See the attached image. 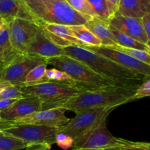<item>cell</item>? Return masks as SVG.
I'll return each mask as SVG.
<instances>
[{
	"label": "cell",
	"mask_w": 150,
	"mask_h": 150,
	"mask_svg": "<svg viewBox=\"0 0 150 150\" xmlns=\"http://www.w3.org/2000/svg\"><path fill=\"white\" fill-rule=\"evenodd\" d=\"M64 55L81 62L92 71L105 78L114 85L127 89H137L150 77L131 71L105 57L88 51L79 45L62 48Z\"/></svg>",
	"instance_id": "6da1fadb"
},
{
	"label": "cell",
	"mask_w": 150,
	"mask_h": 150,
	"mask_svg": "<svg viewBox=\"0 0 150 150\" xmlns=\"http://www.w3.org/2000/svg\"><path fill=\"white\" fill-rule=\"evenodd\" d=\"M136 89L111 86L93 91H86L62 102L52 104L48 108H62L79 114L87 109L101 107H115L134 100Z\"/></svg>",
	"instance_id": "7a4b0ae2"
},
{
	"label": "cell",
	"mask_w": 150,
	"mask_h": 150,
	"mask_svg": "<svg viewBox=\"0 0 150 150\" xmlns=\"http://www.w3.org/2000/svg\"><path fill=\"white\" fill-rule=\"evenodd\" d=\"M33 21L39 26L44 24L65 26L84 25L90 18L73 10L65 1L22 0Z\"/></svg>",
	"instance_id": "3957f363"
},
{
	"label": "cell",
	"mask_w": 150,
	"mask_h": 150,
	"mask_svg": "<svg viewBox=\"0 0 150 150\" xmlns=\"http://www.w3.org/2000/svg\"><path fill=\"white\" fill-rule=\"evenodd\" d=\"M47 64L67 73L74 81L75 87L83 92L115 86L105 78L92 71L83 62L69 56L62 55L50 58L47 59Z\"/></svg>",
	"instance_id": "277c9868"
},
{
	"label": "cell",
	"mask_w": 150,
	"mask_h": 150,
	"mask_svg": "<svg viewBox=\"0 0 150 150\" xmlns=\"http://www.w3.org/2000/svg\"><path fill=\"white\" fill-rule=\"evenodd\" d=\"M23 97H38L42 103V110L48 109L52 104L62 102L83 91L69 85L57 82H44L35 85H21Z\"/></svg>",
	"instance_id": "5b68a950"
},
{
	"label": "cell",
	"mask_w": 150,
	"mask_h": 150,
	"mask_svg": "<svg viewBox=\"0 0 150 150\" xmlns=\"http://www.w3.org/2000/svg\"><path fill=\"white\" fill-rule=\"evenodd\" d=\"M115 107H101L85 110L76 114L74 118L69 120L64 125L57 127L58 133H63L76 140L86 134L102 122L106 120L107 117Z\"/></svg>",
	"instance_id": "8992f818"
},
{
	"label": "cell",
	"mask_w": 150,
	"mask_h": 150,
	"mask_svg": "<svg viewBox=\"0 0 150 150\" xmlns=\"http://www.w3.org/2000/svg\"><path fill=\"white\" fill-rule=\"evenodd\" d=\"M0 130L31 144H48L51 146L56 144L58 133L57 127L28 124L10 126Z\"/></svg>",
	"instance_id": "52a82bcc"
},
{
	"label": "cell",
	"mask_w": 150,
	"mask_h": 150,
	"mask_svg": "<svg viewBox=\"0 0 150 150\" xmlns=\"http://www.w3.org/2000/svg\"><path fill=\"white\" fill-rule=\"evenodd\" d=\"M125 141V139L114 137L107 128L105 121H103L86 134L73 141L72 149H105L120 147L124 144Z\"/></svg>",
	"instance_id": "ba28073f"
},
{
	"label": "cell",
	"mask_w": 150,
	"mask_h": 150,
	"mask_svg": "<svg viewBox=\"0 0 150 150\" xmlns=\"http://www.w3.org/2000/svg\"><path fill=\"white\" fill-rule=\"evenodd\" d=\"M47 63L42 57L26 54H17L0 74V81H7L11 85H23L25 78L33 68Z\"/></svg>",
	"instance_id": "9c48e42d"
},
{
	"label": "cell",
	"mask_w": 150,
	"mask_h": 150,
	"mask_svg": "<svg viewBox=\"0 0 150 150\" xmlns=\"http://www.w3.org/2000/svg\"><path fill=\"white\" fill-rule=\"evenodd\" d=\"M65 111L62 108H50L47 110L35 111L22 118L9 122H0V130L5 127L18 125H35L59 127L67 123L70 119L65 116Z\"/></svg>",
	"instance_id": "30bf717a"
},
{
	"label": "cell",
	"mask_w": 150,
	"mask_h": 150,
	"mask_svg": "<svg viewBox=\"0 0 150 150\" xmlns=\"http://www.w3.org/2000/svg\"><path fill=\"white\" fill-rule=\"evenodd\" d=\"M8 24L11 47L19 54H25L26 48L35 38L39 26L31 21L16 18Z\"/></svg>",
	"instance_id": "8fae6325"
},
{
	"label": "cell",
	"mask_w": 150,
	"mask_h": 150,
	"mask_svg": "<svg viewBox=\"0 0 150 150\" xmlns=\"http://www.w3.org/2000/svg\"><path fill=\"white\" fill-rule=\"evenodd\" d=\"M82 48L87 49L92 52L95 53L100 56L105 57L111 61L131 70L141 73L144 76L150 77V65H147L145 63L135 59L125 54L120 51H116L112 48L104 46H89L84 45Z\"/></svg>",
	"instance_id": "7c38bea8"
},
{
	"label": "cell",
	"mask_w": 150,
	"mask_h": 150,
	"mask_svg": "<svg viewBox=\"0 0 150 150\" xmlns=\"http://www.w3.org/2000/svg\"><path fill=\"white\" fill-rule=\"evenodd\" d=\"M108 24L150 48V39L144 30L141 18L126 17L117 13L108 20Z\"/></svg>",
	"instance_id": "4fadbf2b"
},
{
	"label": "cell",
	"mask_w": 150,
	"mask_h": 150,
	"mask_svg": "<svg viewBox=\"0 0 150 150\" xmlns=\"http://www.w3.org/2000/svg\"><path fill=\"white\" fill-rule=\"evenodd\" d=\"M42 110V103L35 96L23 97L0 112V122H9Z\"/></svg>",
	"instance_id": "5bb4252c"
},
{
	"label": "cell",
	"mask_w": 150,
	"mask_h": 150,
	"mask_svg": "<svg viewBox=\"0 0 150 150\" xmlns=\"http://www.w3.org/2000/svg\"><path fill=\"white\" fill-rule=\"evenodd\" d=\"M25 54L38 56L46 59L64 55L62 48L49 40L40 26L35 38L26 48Z\"/></svg>",
	"instance_id": "9a60e30c"
},
{
	"label": "cell",
	"mask_w": 150,
	"mask_h": 150,
	"mask_svg": "<svg viewBox=\"0 0 150 150\" xmlns=\"http://www.w3.org/2000/svg\"><path fill=\"white\" fill-rule=\"evenodd\" d=\"M40 27L42 29L45 36L49 40L61 48L79 45L84 46V44L73 36L69 26L61 24H44Z\"/></svg>",
	"instance_id": "2e32d148"
},
{
	"label": "cell",
	"mask_w": 150,
	"mask_h": 150,
	"mask_svg": "<svg viewBox=\"0 0 150 150\" xmlns=\"http://www.w3.org/2000/svg\"><path fill=\"white\" fill-rule=\"evenodd\" d=\"M0 17L4 18L7 23L16 18L33 21L22 0H0Z\"/></svg>",
	"instance_id": "e0dca14e"
},
{
	"label": "cell",
	"mask_w": 150,
	"mask_h": 150,
	"mask_svg": "<svg viewBox=\"0 0 150 150\" xmlns=\"http://www.w3.org/2000/svg\"><path fill=\"white\" fill-rule=\"evenodd\" d=\"M117 13L126 17L141 18L150 13V0H120Z\"/></svg>",
	"instance_id": "ac0fdd59"
},
{
	"label": "cell",
	"mask_w": 150,
	"mask_h": 150,
	"mask_svg": "<svg viewBox=\"0 0 150 150\" xmlns=\"http://www.w3.org/2000/svg\"><path fill=\"white\" fill-rule=\"evenodd\" d=\"M84 26L102 42V46L108 47L117 45L116 40L109 29L108 22L99 18H91Z\"/></svg>",
	"instance_id": "d6986e66"
},
{
	"label": "cell",
	"mask_w": 150,
	"mask_h": 150,
	"mask_svg": "<svg viewBox=\"0 0 150 150\" xmlns=\"http://www.w3.org/2000/svg\"><path fill=\"white\" fill-rule=\"evenodd\" d=\"M73 36L83 42L85 45L89 46H101L102 42L84 25L70 26Z\"/></svg>",
	"instance_id": "ffe728a7"
},
{
	"label": "cell",
	"mask_w": 150,
	"mask_h": 150,
	"mask_svg": "<svg viewBox=\"0 0 150 150\" xmlns=\"http://www.w3.org/2000/svg\"><path fill=\"white\" fill-rule=\"evenodd\" d=\"M108 26H109V29L111 31V34H112L113 36L115 38L117 45H120V46L126 47V48H131L142 50V51H144L148 53L150 52V48H148L146 45L138 42L137 40L133 39V38L128 36L126 34L120 32L117 29H114V27L110 26L109 24H108Z\"/></svg>",
	"instance_id": "44dd1931"
},
{
	"label": "cell",
	"mask_w": 150,
	"mask_h": 150,
	"mask_svg": "<svg viewBox=\"0 0 150 150\" xmlns=\"http://www.w3.org/2000/svg\"><path fill=\"white\" fill-rule=\"evenodd\" d=\"M29 145L31 144L0 130V150H20L25 149Z\"/></svg>",
	"instance_id": "7402d4cb"
},
{
	"label": "cell",
	"mask_w": 150,
	"mask_h": 150,
	"mask_svg": "<svg viewBox=\"0 0 150 150\" xmlns=\"http://www.w3.org/2000/svg\"><path fill=\"white\" fill-rule=\"evenodd\" d=\"M65 1L80 14L90 18L100 19L88 0H65Z\"/></svg>",
	"instance_id": "603a6c76"
},
{
	"label": "cell",
	"mask_w": 150,
	"mask_h": 150,
	"mask_svg": "<svg viewBox=\"0 0 150 150\" xmlns=\"http://www.w3.org/2000/svg\"><path fill=\"white\" fill-rule=\"evenodd\" d=\"M45 79L46 82H57V83H63V84L69 85V86L75 87L74 81L67 73L54 67L46 69L45 73Z\"/></svg>",
	"instance_id": "cb8c5ba5"
},
{
	"label": "cell",
	"mask_w": 150,
	"mask_h": 150,
	"mask_svg": "<svg viewBox=\"0 0 150 150\" xmlns=\"http://www.w3.org/2000/svg\"><path fill=\"white\" fill-rule=\"evenodd\" d=\"M47 63H43L32 69L25 78L23 85L29 86L46 82L45 79V73L47 69Z\"/></svg>",
	"instance_id": "d4e9b609"
},
{
	"label": "cell",
	"mask_w": 150,
	"mask_h": 150,
	"mask_svg": "<svg viewBox=\"0 0 150 150\" xmlns=\"http://www.w3.org/2000/svg\"><path fill=\"white\" fill-rule=\"evenodd\" d=\"M108 48H112L116 51H120L135 59L140 61L142 62L145 63L147 65H150V54L149 53L146 52L142 50L136 49V48H126V47L120 46L119 45H114L112 46H108Z\"/></svg>",
	"instance_id": "484cf974"
},
{
	"label": "cell",
	"mask_w": 150,
	"mask_h": 150,
	"mask_svg": "<svg viewBox=\"0 0 150 150\" xmlns=\"http://www.w3.org/2000/svg\"><path fill=\"white\" fill-rule=\"evenodd\" d=\"M100 20L108 22L111 18L106 0H88Z\"/></svg>",
	"instance_id": "4316f807"
},
{
	"label": "cell",
	"mask_w": 150,
	"mask_h": 150,
	"mask_svg": "<svg viewBox=\"0 0 150 150\" xmlns=\"http://www.w3.org/2000/svg\"><path fill=\"white\" fill-rule=\"evenodd\" d=\"M21 85H11L0 92V100H1L16 99L23 98L21 93Z\"/></svg>",
	"instance_id": "83f0119b"
},
{
	"label": "cell",
	"mask_w": 150,
	"mask_h": 150,
	"mask_svg": "<svg viewBox=\"0 0 150 150\" xmlns=\"http://www.w3.org/2000/svg\"><path fill=\"white\" fill-rule=\"evenodd\" d=\"M17 54L19 53L16 52L13 48L10 50H5L2 48H0V74Z\"/></svg>",
	"instance_id": "f1b7e54d"
},
{
	"label": "cell",
	"mask_w": 150,
	"mask_h": 150,
	"mask_svg": "<svg viewBox=\"0 0 150 150\" xmlns=\"http://www.w3.org/2000/svg\"><path fill=\"white\" fill-rule=\"evenodd\" d=\"M120 150H150V144L147 142H136L125 140L120 146Z\"/></svg>",
	"instance_id": "f546056e"
},
{
	"label": "cell",
	"mask_w": 150,
	"mask_h": 150,
	"mask_svg": "<svg viewBox=\"0 0 150 150\" xmlns=\"http://www.w3.org/2000/svg\"><path fill=\"white\" fill-rule=\"evenodd\" d=\"M56 144L63 149H68L72 148L73 140L71 137L63 133H57L56 136Z\"/></svg>",
	"instance_id": "4dcf8cb0"
},
{
	"label": "cell",
	"mask_w": 150,
	"mask_h": 150,
	"mask_svg": "<svg viewBox=\"0 0 150 150\" xmlns=\"http://www.w3.org/2000/svg\"><path fill=\"white\" fill-rule=\"evenodd\" d=\"M150 95V80H146L139 86L136 90L134 95V100L149 97Z\"/></svg>",
	"instance_id": "1f68e13d"
},
{
	"label": "cell",
	"mask_w": 150,
	"mask_h": 150,
	"mask_svg": "<svg viewBox=\"0 0 150 150\" xmlns=\"http://www.w3.org/2000/svg\"><path fill=\"white\" fill-rule=\"evenodd\" d=\"M0 48H2L5 50H10L13 48L10 45V38H9L8 26L6 28L5 30L0 35Z\"/></svg>",
	"instance_id": "d6a6232c"
},
{
	"label": "cell",
	"mask_w": 150,
	"mask_h": 150,
	"mask_svg": "<svg viewBox=\"0 0 150 150\" xmlns=\"http://www.w3.org/2000/svg\"><path fill=\"white\" fill-rule=\"evenodd\" d=\"M142 26L144 30L146 33V36L150 39V13H146V15L141 18Z\"/></svg>",
	"instance_id": "836d02e7"
},
{
	"label": "cell",
	"mask_w": 150,
	"mask_h": 150,
	"mask_svg": "<svg viewBox=\"0 0 150 150\" xmlns=\"http://www.w3.org/2000/svg\"><path fill=\"white\" fill-rule=\"evenodd\" d=\"M106 1L107 4H108V9H109V12L111 18L118 12L120 0H106Z\"/></svg>",
	"instance_id": "e575fe53"
},
{
	"label": "cell",
	"mask_w": 150,
	"mask_h": 150,
	"mask_svg": "<svg viewBox=\"0 0 150 150\" xmlns=\"http://www.w3.org/2000/svg\"><path fill=\"white\" fill-rule=\"evenodd\" d=\"M51 146L48 144H31L24 150H50Z\"/></svg>",
	"instance_id": "d590c367"
},
{
	"label": "cell",
	"mask_w": 150,
	"mask_h": 150,
	"mask_svg": "<svg viewBox=\"0 0 150 150\" xmlns=\"http://www.w3.org/2000/svg\"><path fill=\"white\" fill-rule=\"evenodd\" d=\"M17 100L16 99H9V100H0V112L4 110L7 109V108L13 105Z\"/></svg>",
	"instance_id": "8d00e7d4"
},
{
	"label": "cell",
	"mask_w": 150,
	"mask_h": 150,
	"mask_svg": "<svg viewBox=\"0 0 150 150\" xmlns=\"http://www.w3.org/2000/svg\"><path fill=\"white\" fill-rule=\"evenodd\" d=\"M7 26L8 25H7V23L5 21V20L1 17H0V35L5 30Z\"/></svg>",
	"instance_id": "74e56055"
},
{
	"label": "cell",
	"mask_w": 150,
	"mask_h": 150,
	"mask_svg": "<svg viewBox=\"0 0 150 150\" xmlns=\"http://www.w3.org/2000/svg\"><path fill=\"white\" fill-rule=\"evenodd\" d=\"M10 86H11V84L9 82L4 81H0V92Z\"/></svg>",
	"instance_id": "f35d334b"
},
{
	"label": "cell",
	"mask_w": 150,
	"mask_h": 150,
	"mask_svg": "<svg viewBox=\"0 0 150 150\" xmlns=\"http://www.w3.org/2000/svg\"><path fill=\"white\" fill-rule=\"evenodd\" d=\"M103 150H120V147H111V148H107Z\"/></svg>",
	"instance_id": "ab89813d"
},
{
	"label": "cell",
	"mask_w": 150,
	"mask_h": 150,
	"mask_svg": "<svg viewBox=\"0 0 150 150\" xmlns=\"http://www.w3.org/2000/svg\"><path fill=\"white\" fill-rule=\"evenodd\" d=\"M72 150H103V149H75Z\"/></svg>",
	"instance_id": "60d3db41"
},
{
	"label": "cell",
	"mask_w": 150,
	"mask_h": 150,
	"mask_svg": "<svg viewBox=\"0 0 150 150\" xmlns=\"http://www.w3.org/2000/svg\"><path fill=\"white\" fill-rule=\"evenodd\" d=\"M59 1H65V0H59Z\"/></svg>",
	"instance_id": "b9f144b4"
},
{
	"label": "cell",
	"mask_w": 150,
	"mask_h": 150,
	"mask_svg": "<svg viewBox=\"0 0 150 150\" xmlns=\"http://www.w3.org/2000/svg\"><path fill=\"white\" fill-rule=\"evenodd\" d=\"M0 122H1V118H0Z\"/></svg>",
	"instance_id": "7bdbcfd3"
}]
</instances>
